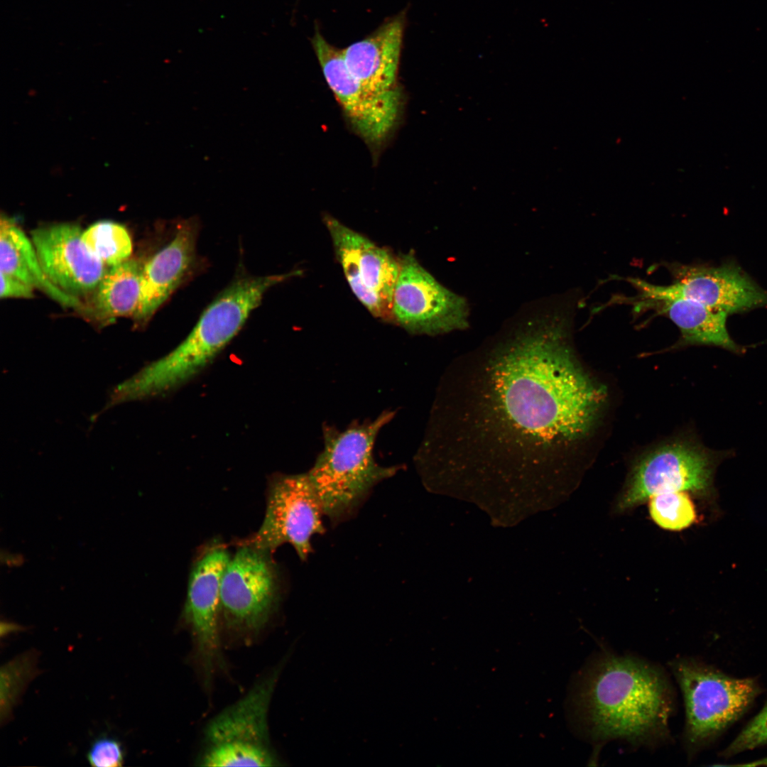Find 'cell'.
I'll list each match as a JSON object with an SVG mask.
<instances>
[{
  "instance_id": "cell-1",
  "label": "cell",
  "mask_w": 767,
  "mask_h": 767,
  "mask_svg": "<svg viewBox=\"0 0 767 767\" xmlns=\"http://www.w3.org/2000/svg\"><path fill=\"white\" fill-rule=\"evenodd\" d=\"M558 319L527 330L487 361L472 417L480 455H547L584 437L606 393L577 363Z\"/></svg>"
},
{
  "instance_id": "cell-2",
  "label": "cell",
  "mask_w": 767,
  "mask_h": 767,
  "mask_svg": "<svg viewBox=\"0 0 767 767\" xmlns=\"http://www.w3.org/2000/svg\"><path fill=\"white\" fill-rule=\"evenodd\" d=\"M673 699L670 683L657 667L606 654L585 673L578 706L592 739L649 744L668 736Z\"/></svg>"
},
{
  "instance_id": "cell-3",
  "label": "cell",
  "mask_w": 767,
  "mask_h": 767,
  "mask_svg": "<svg viewBox=\"0 0 767 767\" xmlns=\"http://www.w3.org/2000/svg\"><path fill=\"white\" fill-rule=\"evenodd\" d=\"M300 273L295 271L236 280L205 309L178 347L143 371L138 380V393L158 394L190 380L238 333L268 289Z\"/></svg>"
},
{
  "instance_id": "cell-4",
  "label": "cell",
  "mask_w": 767,
  "mask_h": 767,
  "mask_svg": "<svg viewBox=\"0 0 767 767\" xmlns=\"http://www.w3.org/2000/svg\"><path fill=\"white\" fill-rule=\"evenodd\" d=\"M393 416L384 411L343 430L325 427L323 449L307 473L332 526L352 518L374 487L398 471L379 464L374 457L376 437Z\"/></svg>"
},
{
  "instance_id": "cell-5",
  "label": "cell",
  "mask_w": 767,
  "mask_h": 767,
  "mask_svg": "<svg viewBox=\"0 0 767 767\" xmlns=\"http://www.w3.org/2000/svg\"><path fill=\"white\" fill-rule=\"evenodd\" d=\"M672 668L684 698V737L691 753L740 719L761 692L755 678L731 677L693 659L676 660Z\"/></svg>"
},
{
  "instance_id": "cell-6",
  "label": "cell",
  "mask_w": 767,
  "mask_h": 767,
  "mask_svg": "<svg viewBox=\"0 0 767 767\" xmlns=\"http://www.w3.org/2000/svg\"><path fill=\"white\" fill-rule=\"evenodd\" d=\"M276 678L258 682L243 698L223 710L205 730V766H272L277 760L268 742L267 713Z\"/></svg>"
},
{
  "instance_id": "cell-7",
  "label": "cell",
  "mask_w": 767,
  "mask_h": 767,
  "mask_svg": "<svg viewBox=\"0 0 767 767\" xmlns=\"http://www.w3.org/2000/svg\"><path fill=\"white\" fill-rule=\"evenodd\" d=\"M323 515L320 499L307 472L278 474L268 484L261 527L244 542L271 553L288 543L305 561L312 552V537L325 531Z\"/></svg>"
},
{
  "instance_id": "cell-8",
  "label": "cell",
  "mask_w": 767,
  "mask_h": 767,
  "mask_svg": "<svg viewBox=\"0 0 767 767\" xmlns=\"http://www.w3.org/2000/svg\"><path fill=\"white\" fill-rule=\"evenodd\" d=\"M271 553L243 542L224 570L220 616L228 627L259 631L268 621L279 597V575Z\"/></svg>"
},
{
  "instance_id": "cell-9",
  "label": "cell",
  "mask_w": 767,
  "mask_h": 767,
  "mask_svg": "<svg viewBox=\"0 0 767 767\" xmlns=\"http://www.w3.org/2000/svg\"><path fill=\"white\" fill-rule=\"evenodd\" d=\"M337 260L358 300L375 317L393 324L392 301L400 258L331 215L323 217Z\"/></svg>"
},
{
  "instance_id": "cell-10",
  "label": "cell",
  "mask_w": 767,
  "mask_h": 767,
  "mask_svg": "<svg viewBox=\"0 0 767 767\" xmlns=\"http://www.w3.org/2000/svg\"><path fill=\"white\" fill-rule=\"evenodd\" d=\"M399 258L393 324L415 334L434 335L465 328L469 315L466 300L440 283L412 252Z\"/></svg>"
},
{
  "instance_id": "cell-11",
  "label": "cell",
  "mask_w": 767,
  "mask_h": 767,
  "mask_svg": "<svg viewBox=\"0 0 767 767\" xmlns=\"http://www.w3.org/2000/svg\"><path fill=\"white\" fill-rule=\"evenodd\" d=\"M673 283L657 285L638 278L629 282L640 299L678 297L700 303L728 315L767 305V291L733 264L701 266L675 264L670 268Z\"/></svg>"
},
{
  "instance_id": "cell-12",
  "label": "cell",
  "mask_w": 767,
  "mask_h": 767,
  "mask_svg": "<svg viewBox=\"0 0 767 767\" xmlns=\"http://www.w3.org/2000/svg\"><path fill=\"white\" fill-rule=\"evenodd\" d=\"M727 455L685 442L660 447L636 464L619 506L631 508L665 492H705L714 466Z\"/></svg>"
},
{
  "instance_id": "cell-13",
  "label": "cell",
  "mask_w": 767,
  "mask_h": 767,
  "mask_svg": "<svg viewBox=\"0 0 767 767\" xmlns=\"http://www.w3.org/2000/svg\"><path fill=\"white\" fill-rule=\"evenodd\" d=\"M312 44L325 80L354 130L366 142L381 143L397 122L400 91L376 94L366 90L349 71L342 50L330 44L319 31Z\"/></svg>"
},
{
  "instance_id": "cell-14",
  "label": "cell",
  "mask_w": 767,
  "mask_h": 767,
  "mask_svg": "<svg viewBox=\"0 0 767 767\" xmlns=\"http://www.w3.org/2000/svg\"><path fill=\"white\" fill-rule=\"evenodd\" d=\"M230 557L224 546L212 545L195 561L189 576L183 615L208 679L221 660L220 593L224 572Z\"/></svg>"
},
{
  "instance_id": "cell-15",
  "label": "cell",
  "mask_w": 767,
  "mask_h": 767,
  "mask_svg": "<svg viewBox=\"0 0 767 767\" xmlns=\"http://www.w3.org/2000/svg\"><path fill=\"white\" fill-rule=\"evenodd\" d=\"M82 229L61 222L32 230L31 240L49 279L64 291L79 297L94 291L106 272V265L86 246Z\"/></svg>"
},
{
  "instance_id": "cell-16",
  "label": "cell",
  "mask_w": 767,
  "mask_h": 767,
  "mask_svg": "<svg viewBox=\"0 0 767 767\" xmlns=\"http://www.w3.org/2000/svg\"><path fill=\"white\" fill-rule=\"evenodd\" d=\"M197 232L193 222H183L173 239L143 263L139 302L133 317L137 324H146L186 276L195 259Z\"/></svg>"
},
{
  "instance_id": "cell-17",
  "label": "cell",
  "mask_w": 767,
  "mask_h": 767,
  "mask_svg": "<svg viewBox=\"0 0 767 767\" xmlns=\"http://www.w3.org/2000/svg\"><path fill=\"white\" fill-rule=\"evenodd\" d=\"M404 26L402 13L366 38L342 50L352 75L371 93L384 94L399 90L397 77Z\"/></svg>"
},
{
  "instance_id": "cell-18",
  "label": "cell",
  "mask_w": 767,
  "mask_h": 767,
  "mask_svg": "<svg viewBox=\"0 0 767 767\" xmlns=\"http://www.w3.org/2000/svg\"><path fill=\"white\" fill-rule=\"evenodd\" d=\"M1 272L13 276L42 291L62 307L90 315V309L79 297L55 285L45 273L31 239L6 215L0 220Z\"/></svg>"
},
{
  "instance_id": "cell-19",
  "label": "cell",
  "mask_w": 767,
  "mask_h": 767,
  "mask_svg": "<svg viewBox=\"0 0 767 767\" xmlns=\"http://www.w3.org/2000/svg\"><path fill=\"white\" fill-rule=\"evenodd\" d=\"M638 303L640 308H660L668 315L680 331V346H716L736 354L745 351L730 337L726 326L729 315L724 312L678 297L639 299Z\"/></svg>"
},
{
  "instance_id": "cell-20",
  "label": "cell",
  "mask_w": 767,
  "mask_h": 767,
  "mask_svg": "<svg viewBox=\"0 0 767 767\" xmlns=\"http://www.w3.org/2000/svg\"><path fill=\"white\" fill-rule=\"evenodd\" d=\"M143 263L136 259L126 261L106 272L97 289L91 315L102 321L134 317L139 302Z\"/></svg>"
},
{
  "instance_id": "cell-21",
  "label": "cell",
  "mask_w": 767,
  "mask_h": 767,
  "mask_svg": "<svg viewBox=\"0 0 767 767\" xmlns=\"http://www.w3.org/2000/svg\"><path fill=\"white\" fill-rule=\"evenodd\" d=\"M82 239L88 249L106 266L112 267L127 259L133 250L131 236L121 224L102 220L82 232Z\"/></svg>"
},
{
  "instance_id": "cell-22",
  "label": "cell",
  "mask_w": 767,
  "mask_h": 767,
  "mask_svg": "<svg viewBox=\"0 0 767 767\" xmlns=\"http://www.w3.org/2000/svg\"><path fill=\"white\" fill-rule=\"evenodd\" d=\"M38 653L34 650L17 656L1 668V723H6L28 684L39 673Z\"/></svg>"
},
{
  "instance_id": "cell-23",
  "label": "cell",
  "mask_w": 767,
  "mask_h": 767,
  "mask_svg": "<svg viewBox=\"0 0 767 767\" xmlns=\"http://www.w3.org/2000/svg\"><path fill=\"white\" fill-rule=\"evenodd\" d=\"M649 499L651 517L663 529L681 531L696 518L693 503L685 491L665 492Z\"/></svg>"
},
{
  "instance_id": "cell-24",
  "label": "cell",
  "mask_w": 767,
  "mask_h": 767,
  "mask_svg": "<svg viewBox=\"0 0 767 767\" xmlns=\"http://www.w3.org/2000/svg\"><path fill=\"white\" fill-rule=\"evenodd\" d=\"M767 744V701L762 709L725 748L722 756L729 758Z\"/></svg>"
},
{
  "instance_id": "cell-25",
  "label": "cell",
  "mask_w": 767,
  "mask_h": 767,
  "mask_svg": "<svg viewBox=\"0 0 767 767\" xmlns=\"http://www.w3.org/2000/svg\"><path fill=\"white\" fill-rule=\"evenodd\" d=\"M124 756L121 743L116 739L104 735L93 741L87 754L89 763L95 767L121 766Z\"/></svg>"
},
{
  "instance_id": "cell-26",
  "label": "cell",
  "mask_w": 767,
  "mask_h": 767,
  "mask_svg": "<svg viewBox=\"0 0 767 767\" xmlns=\"http://www.w3.org/2000/svg\"><path fill=\"white\" fill-rule=\"evenodd\" d=\"M1 298H32L35 289L19 278L1 272Z\"/></svg>"
},
{
  "instance_id": "cell-27",
  "label": "cell",
  "mask_w": 767,
  "mask_h": 767,
  "mask_svg": "<svg viewBox=\"0 0 767 767\" xmlns=\"http://www.w3.org/2000/svg\"><path fill=\"white\" fill-rule=\"evenodd\" d=\"M1 562H4L9 566H16L22 564L23 557L21 555L11 554L8 552H1Z\"/></svg>"
},
{
  "instance_id": "cell-28",
  "label": "cell",
  "mask_w": 767,
  "mask_h": 767,
  "mask_svg": "<svg viewBox=\"0 0 767 767\" xmlns=\"http://www.w3.org/2000/svg\"><path fill=\"white\" fill-rule=\"evenodd\" d=\"M23 627L17 624L2 621L1 623V636L3 637L10 633L22 631Z\"/></svg>"
},
{
  "instance_id": "cell-29",
  "label": "cell",
  "mask_w": 767,
  "mask_h": 767,
  "mask_svg": "<svg viewBox=\"0 0 767 767\" xmlns=\"http://www.w3.org/2000/svg\"><path fill=\"white\" fill-rule=\"evenodd\" d=\"M731 766H767V758H761V759L756 760V761H752V762H750V763H747L736 764V765L732 764Z\"/></svg>"
}]
</instances>
